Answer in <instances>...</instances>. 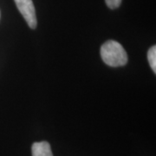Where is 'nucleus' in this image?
Masks as SVG:
<instances>
[{
    "label": "nucleus",
    "mask_w": 156,
    "mask_h": 156,
    "mask_svg": "<svg viewBox=\"0 0 156 156\" xmlns=\"http://www.w3.org/2000/svg\"><path fill=\"white\" fill-rule=\"evenodd\" d=\"M102 61L111 67L123 66L128 62V55L122 45L116 41L108 40L101 47Z\"/></svg>",
    "instance_id": "f257e3e1"
},
{
    "label": "nucleus",
    "mask_w": 156,
    "mask_h": 156,
    "mask_svg": "<svg viewBox=\"0 0 156 156\" xmlns=\"http://www.w3.org/2000/svg\"><path fill=\"white\" fill-rule=\"evenodd\" d=\"M19 12L23 15L26 23L31 29L37 27L36 11L32 0H14Z\"/></svg>",
    "instance_id": "f03ea898"
},
{
    "label": "nucleus",
    "mask_w": 156,
    "mask_h": 156,
    "mask_svg": "<svg viewBox=\"0 0 156 156\" xmlns=\"http://www.w3.org/2000/svg\"><path fill=\"white\" fill-rule=\"evenodd\" d=\"M147 58H148V62L150 64L151 69L153 71L156 72V46H152L148 52H147Z\"/></svg>",
    "instance_id": "20e7f679"
},
{
    "label": "nucleus",
    "mask_w": 156,
    "mask_h": 156,
    "mask_svg": "<svg viewBox=\"0 0 156 156\" xmlns=\"http://www.w3.org/2000/svg\"><path fill=\"white\" fill-rule=\"evenodd\" d=\"M32 156H53L50 145L47 141L35 142L31 147Z\"/></svg>",
    "instance_id": "7ed1b4c3"
},
{
    "label": "nucleus",
    "mask_w": 156,
    "mask_h": 156,
    "mask_svg": "<svg viewBox=\"0 0 156 156\" xmlns=\"http://www.w3.org/2000/svg\"><path fill=\"white\" fill-rule=\"evenodd\" d=\"M105 1H106L108 7L112 9V10L118 8L122 3V0H105Z\"/></svg>",
    "instance_id": "39448f33"
}]
</instances>
